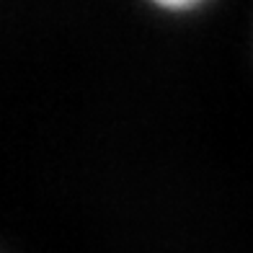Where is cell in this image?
Here are the masks:
<instances>
[{"label":"cell","instance_id":"cell-1","mask_svg":"<svg viewBox=\"0 0 253 253\" xmlns=\"http://www.w3.org/2000/svg\"><path fill=\"white\" fill-rule=\"evenodd\" d=\"M153 3L163 5V8H173V10H181V8H191V5H197V3H202V0H153Z\"/></svg>","mask_w":253,"mask_h":253}]
</instances>
